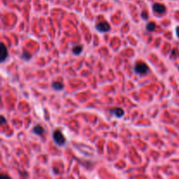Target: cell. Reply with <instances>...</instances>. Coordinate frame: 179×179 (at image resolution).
<instances>
[{
  "label": "cell",
  "instance_id": "obj_1",
  "mask_svg": "<svg viewBox=\"0 0 179 179\" xmlns=\"http://www.w3.org/2000/svg\"><path fill=\"white\" fill-rule=\"evenodd\" d=\"M53 138H54V142L58 145V146H63L66 144V140L65 136H63V134L60 132V130L57 129L54 132L53 134Z\"/></svg>",
  "mask_w": 179,
  "mask_h": 179
},
{
  "label": "cell",
  "instance_id": "obj_2",
  "mask_svg": "<svg viewBox=\"0 0 179 179\" xmlns=\"http://www.w3.org/2000/svg\"><path fill=\"white\" fill-rule=\"evenodd\" d=\"M134 70L136 74H141V75H144L149 73V66L144 63V62H137L134 67Z\"/></svg>",
  "mask_w": 179,
  "mask_h": 179
},
{
  "label": "cell",
  "instance_id": "obj_3",
  "mask_svg": "<svg viewBox=\"0 0 179 179\" xmlns=\"http://www.w3.org/2000/svg\"><path fill=\"white\" fill-rule=\"evenodd\" d=\"M95 28H96V30H97L98 32H100V33H108L110 31V25H109L108 22L103 21V22H101V23H98L96 24V26H95Z\"/></svg>",
  "mask_w": 179,
  "mask_h": 179
},
{
  "label": "cell",
  "instance_id": "obj_4",
  "mask_svg": "<svg viewBox=\"0 0 179 179\" xmlns=\"http://www.w3.org/2000/svg\"><path fill=\"white\" fill-rule=\"evenodd\" d=\"M152 9H153V11H155L156 13H158V14H163L166 11V7L163 6V4H159V3L154 4L152 6Z\"/></svg>",
  "mask_w": 179,
  "mask_h": 179
},
{
  "label": "cell",
  "instance_id": "obj_5",
  "mask_svg": "<svg viewBox=\"0 0 179 179\" xmlns=\"http://www.w3.org/2000/svg\"><path fill=\"white\" fill-rule=\"evenodd\" d=\"M1 57H0V61L4 62L8 57V49L4 43H1Z\"/></svg>",
  "mask_w": 179,
  "mask_h": 179
},
{
  "label": "cell",
  "instance_id": "obj_6",
  "mask_svg": "<svg viewBox=\"0 0 179 179\" xmlns=\"http://www.w3.org/2000/svg\"><path fill=\"white\" fill-rule=\"evenodd\" d=\"M110 113L112 114H114V116L120 118V117L124 115V110L122 109H121V108H114V109H110Z\"/></svg>",
  "mask_w": 179,
  "mask_h": 179
},
{
  "label": "cell",
  "instance_id": "obj_7",
  "mask_svg": "<svg viewBox=\"0 0 179 179\" xmlns=\"http://www.w3.org/2000/svg\"><path fill=\"white\" fill-rule=\"evenodd\" d=\"M33 132L34 133V134L38 135V136H41V135H43L44 133H45V129H44V128L42 127V126H40V125H37V126L33 127Z\"/></svg>",
  "mask_w": 179,
  "mask_h": 179
},
{
  "label": "cell",
  "instance_id": "obj_8",
  "mask_svg": "<svg viewBox=\"0 0 179 179\" xmlns=\"http://www.w3.org/2000/svg\"><path fill=\"white\" fill-rule=\"evenodd\" d=\"M52 87L56 90V91H61L62 89H63V87H64V85L61 83V82H53V84H52Z\"/></svg>",
  "mask_w": 179,
  "mask_h": 179
},
{
  "label": "cell",
  "instance_id": "obj_9",
  "mask_svg": "<svg viewBox=\"0 0 179 179\" xmlns=\"http://www.w3.org/2000/svg\"><path fill=\"white\" fill-rule=\"evenodd\" d=\"M82 50H83V47H82V46H80V45H79V46H75L73 48V53H74L75 55L81 54Z\"/></svg>",
  "mask_w": 179,
  "mask_h": 179
},
{
  "label": "cell",
  "instance_id": "obj_10",
  "mask_svg": "<svg viewBox=\"0 0 179 179\" xmlns=\"http://www.w3.org/2000/svg\"><path fill=\"white\" fill-rule=\"evenodd\" d=\"M156 27H157V26H156V24L153 23V22H149V24H147L146 26L147 31H149V32H153V31H155V30H156Z\"/></svg>",
  "mask_w": 179,
  "mask_h": 179
},
{
  "label": "cell",
  "instance_id": "obj_11",
  "mask_svg": "<svg viewBox=\"0 0 179 179\" xmlns=\"http://www.w3.org/2000/svg\"><path fill=\"white\" fill-rule=\"evenodd\" d=\"M21 58L23 59V60H28L32 58V54H31L30 53L26 52V51H24V52H23V54H22V56H21Z\"/></svg>",
  "mask_w": 179,
  "mask_h": 179
},
{
  "label": "cell",
  "instance_id": "obj_12",
  "mask_svg": "<svg viewBox=\"0 0 179 179\" xmlns=\"http://www.w3.org/2000/svg\"><path fill=\"white\" fill-rule=\"evenodd\" d=\"M0 179H11L8 175H6V174H1V177H0Z\"/></svg>",
  "mask_w": 179,
  "mask_h": 179
},
{
  "label": "cell",
  "instance_id": "obj_13",
  "mask_svg": "<svg viewBox=\"0 0 179 179\" xmlns=\"http://www.w3.org/2000/svg\"><path fill=\"white\" fill-rule=\"evenodd\" d=\"M141 18H143V19H148V18H149V16H148V13H147L146 11H143L142 13H141Z\"/></svg>",
  "mask_w": 179,
  "mask_h": 179
},
{
  "label": "cell",
  "instance_id": "obj_14",
  "mask_svg": "<svg viewBox=\"0 0 179 179\" xmlns=\"http://www.w3.org/2000/svg\"><path fill=\"white\" fill-rule=\"evenodd\" d=\"M6 122H7V121H6L5 116H4V115H2V116H1V122H0V124H6Z\"/></svg>",
  "mask_w": 179,
  "mask_h": 179
},
{
  "label": "cell",
  "instance_id": "obj_15",
  "mask_svg": "<svg viewBox=\"0 0 179 179\" xmlns=\"http://www.w3.org/2000/svg\"><path fill=\"white\" fill-rule=\"evenodd\" d=\"M176 33H177V38H179V26H177V28H176Z\"/></svg>",
  "mask_w": 179,
  "mask_h": 179
},
{
  "label": "cell",
  "instance_id": "obj_16",
  "mask_svg": "<svg viewBox=\"0 0 179 179\" xmlns=\"http://www.w3.org/2000/svg\"><path fill=\"white\" fill-rule=\"evenodd\" d=\"M178 70H179V66H178Z\"/></svg>",
  "mask_w": 179,
  "mask_h": 179
}]
</instances>
